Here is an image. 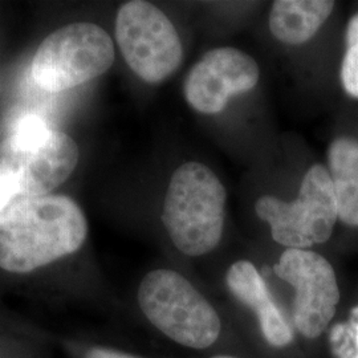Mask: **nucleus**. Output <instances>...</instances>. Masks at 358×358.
<instances>
[{
  "instance_id": "f257e3e1",
  "label": "nucleus",
  "mask_w": 358,
  "mask_h": 358,
  "mask_svg": "<svg viewBox=\"0 0 358 358\" xmlns=\"http://www.w3.org/2000/svg\"><path fill=\"white\" fill-rule=\"evenodd\" d=\"M88 222L65 195L22 196L0 213V268L28 273L72 255L84 244Z\"/></svg>"
},
{
  "instance_id": "f03ea898",
  "label": "nucleus",
  "mask_w": 358,
  "mask_h": 358,
  "mask_svg": "<svg viewBox=\"0 0 358 358\" xmlns=\"http://www.w3.org/2000/svg\"><path fill=\"white\" fill-rule=\"evenodd\" d=\"M78 157L68 134L28 115L0 143V189L16 199L50 195L72 176Z\"/></svg>"
},
{
  "instance_id": "7ed1b4c3",
  "label": "nucleus",
  "mask_w": 358,
  "mask_h": 358,
  "mask_svg": "<svg viewBox=\"0 0 358 358\" xmlns=\"http://www.w3.org/2000/svg\"><path fill=\"white\" fill-rule=\"evenodd\" d=\"M227 194L214 171L186 162L171 176L162 223L182 254L202 256L217 248L223 235Z\"/></svg>"
},
{
  "instance_id": "20e7f679",
  "label": "nucleus",
  "mask_w": 358,
  "mask_h": 358,
  "mask_svg": "<svg viewBox=\"0 0 358 358\" xmlns=\"http://www.w3.org/2000/svg\"><path fill=\"white\" fill-rule=\"evenodd\" d=\"M137 297L146 319L180 345L205 349L220 334L217 310L176 271L149 272L142 279Z\"/></svg>"
},
{
  "instance_id": "39448f33",
  "label": "nucleus",
  "mask_w": 358,
  "mask_h": 358,
  "mask_svg": "<svg viewBox=\"0 0 358 358\" xmlns=\"http://www.w3.org/2000/svg\"><path fill=\"white\" fill-rule=\"evenodd\" d=\"M113 40L101 27L75 23L44 38L35 52L31 73L47 92L73 90L101 76L115 63Z\"/></svg>"
},
{
  "instance_id": "423d86ee",
  "label": "nucleus",
  "mask_w": 358,
  "mask_h": 358,
  "mask_svg": "<svg viewBox=\"0 0 358 358\" xmlns=\"http://www.w3.org/2000/svg\"><path fill=\"white\" fill-rule=\"evenodd\" d=\"M255 211L268 223L273 241L287 248L307 250L325 243L338 219L329 170L324 165H313L304 176L294 202L264 195L257 199Z\"/></svg>"
},
{
  "instance_id": "0eeeda50",
  "label": "nucleus",
  "mask_w": 358,
  "mask_h": 358,
  "mask_svg": "<svg viewBox=\"0 0 358 358\" xmlns=\"http://www.w3.org/2000/svg\"><path fill=\"white\" fill-rule=\"evenodd\" d=\"M115 31L125 63L145 83L166 80L182 63L183 48L176 27L149 1L131 0L121 6Z\"/></svg>"
},
{
  "instance_id": "6e6552de",
  "label": "nucleus",
  "mask_w": 358,
  "mask_h": 358,
  "mask_svg": "<svg viewBox=\"0 0 358 358\" xmlns=\"http://www.w3.org/2000/svg\"><path fill=\"white\" fill-rule=\"evenodd\" d=\"M275 273L294 288V321L308 338H316L332 321L340 288L331 263L309 250L287 248L275 264Z\"/></svg>"
},
{
  "instance_id": "1a4fd4ad",
  "label": "nucleus",
  "mask_w": 358,
  "mask_h": 358,
  "mask_svg": "<svg viewBox=\"0 0 358 358\" xmlns=\"http://www.w3.org/2000/svg\"><path fill=\"white\" fill-rule=\"evenodd\" d=\"M260 77L255 60L241 50L222 47L207 52L185 80L183 93L194 110L217 115L231 97L255 88Z\"/></svg>"
},
{
  "instance_id": "9d476101",
  "label": "nucleus",
  "mask_w": 358,
  "mask_h": 358,
  "mask_svg": "<svg viewBox=\"0 0 358 358\" xmlns=\"http://www.w3.org/2000/svg\"><path fill=\"white\" fill-rule=\"evenodd\" d=\"M226 282L232 294L255 312L268 344L282 348L292 343L291 327L275 306L266 282L251 262L239 260L234 263L227 271Z\"/></svg>"
},
{
  "instance_id": "9b49d317",
  "label": "nucleus",
  "mask_w": 358,
  "mask_h": 358,
  "mask_svg": "<svg viewBox=\"0 0 358 358\" xmlns=\"http://www.w3.org/2000/svg\"><path fill=\"white\" fill-rule=\"evenodd\" d=\"M333 8L331 0H278L269 13V31L284 44H304L317 34Z\"/></svg>"
},
{
  "instance_id": "f8f14e48",
  "label": "nucleus",
  "mask_w": 358,
  "mask_h": 358,
  "mask_svg": "<svg viewBox=\"0 0 358 358\" xmlns=\"http://www.w3.org/2000/svg\"><path fill=\"white\" fill-rule=\"evenodd\" d=\"M328 165L338 219L358 227V140L338 137L329 145Z\"/></svg>"
},
{
  "instance_id": "ddd939ff",
  "label": "nucleus",
  "mask_w": 358,
  "mask_h": 358,
  "mask_svg": "<svg viewBox=\"0 0 358 358\" xmlns=\"http://www.w3.org/2000/svg\"><path fill=\"white\" fill-rule=\"evenodd\" d=\"M341 83L346 93L358 99V13L346 28V51L341 64Z\"/></svg>"
},
{
  "instance_id": "4468645a",
  "label": "nucleus",
  "mask_w": 358,
  "mask_h": 358,
  "mask_svg": "<svg viewBox=\"0 0 358 358\" xmlns=\"http://www.w3.org/2000/svg\"><path fill=\"white\" fill-rule=\"evenodd\" d=\"M85 358H136L129 356L125 353L112 350V349H103V348H93L85 355Z\"/></svg>"
},
{
  "instance_id": "2eb2a0df",
  "label": "nucleus",
  "mask_w": 358,
  "mask_h": 358,
  "mask_svg": "<svg viewBox=\"0 0 358 358\" xmlns=\"http://www.w3.org/2000/svg\"><path fill=\"white\" fill-rule=\"evenodd\" d=\"M214 358H235V357H230V356H217V357Z\"/></svg>"
}]
</instances>
